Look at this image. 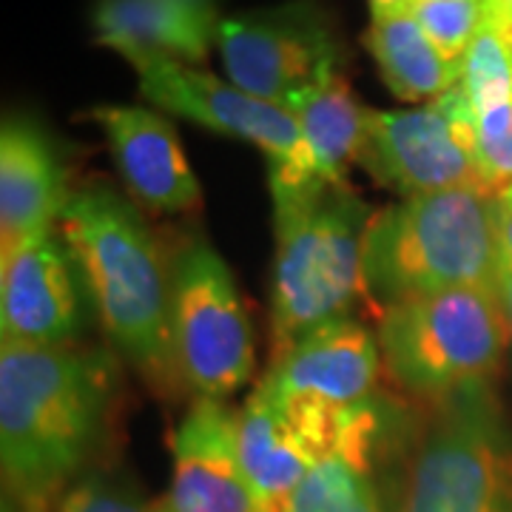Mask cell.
Returning <instances> with one entry per match:
<instances>
[{"label":"cell","instance_id":"6da1fadb","mask_svg":"<svg viewBox=\"0 0 512 512\" xmlns=\"http://www.w3.org/2000/svg\"><path fill=\"white\" fill-rule=\"evenodd\" d=\"M109 379V356L100 350L0 348L3 498L49 512L100 439Z\"/></svg>","mask_w":512,"mask_h":512},{"label":"cell","instance_id":"7a4b0ae2","mask_svg":"<svg viewBox=\"0 0 512 512\" xmlns=\"http://www.w3.org/2000/svg\"><path fill=\"white\" fill-rule=\"evenodd\" d=\"M276 220L271 339L274 362L313 328L353 319L367 299L365 237L370 208L348 185L268 171Z\"/></svg>","mask_w":512,"mask_h":512},{"label":"cell","instance_id":"3957f363","mask_svg":"<svg viewBox=\"0 0 512 512\" xmlns=\"http://www.w3.org/2000/svg\"><path fill=\"white\" fill-rule=\"evenodd\" d=\"M114 348L165 384L171 353V265L137 208L106 185L69 194L57 222Z\"/></svg>","mask_w":512,"mask_h":512},{"label":"cell","instance_id":"277c9868","mask_svg":"<svg viewBox=\"0 0 512 512\" xmlns=\"http://www.w3.org/2000/svg\"><path fill=\"white\" fill-rule=\"evenodd\" d=\"M498 276V197L484 188L404 197L367 225V299L382 311L427 293L498 288Z\"/></svg>","mask_w":512,"mask_h":512},{"label":"cell","instance_id":"5b68a950","mask_svg":"<svg viewBox=\"0 0 512 512\" xmlns=\"http://www.w3.org/2000/svg\"><path fill=\"white\" fill-rule=\"evenodd\" d=\"M376 339L387 376L407 393L439 402L493 382L510 325L498 288H453L379 311Z\"/></svg>","mask_w":512,"mask_h":512},{"label":"cell","instance_id":"8992f818","mask_svg":"<svg viewBox=\"0 0 512 512\" xmlns=\"http://www.w3.org/2000/svg\"><path fill=\"white\" fill-rule=\"evenodd\" d=\"M393 512H512V433L493 384L433 402L404 461Z\"/></svg>","mask_w":512,"mask_h":512},{"label":"cell","instance_id":"52a82bcc","mask_svg":"<svg viewBox=\"0 0 512 512\" xmlns=\"http://www.w3.org/2000/svg\"><path fill=\"white\" fill-rule=\"evenodd\" d=\"M171 353L197 399L225 402L254 373V336L231 268L205 239L171 262Z\"/></svg>","mask_w":512,"mask_h":512},{"label":"cell","instance_id":"ba28073f","mask_svg":"<svg viewBox=\"0 0 512 512\" xmlns=\"http://www.w3.org/2000/svg\"><path fill=\"white\" fill-rule=\"evenodd\" d=\"M359 165L402 197L450 188H484L476 111L456 86L419 109L367 111Z\"/></svg>","mask_w":512,"mask_h":512},{"label":"cell","instance_id":"9c48e42d","mask_svg":"<svg viewBox=\"0 0 512 512\" xmlns=\"http://www.w3.org/2000/svg\"><path fill=\"white\" fill-rule=\"evenodd\" d=\"M217 46L228 83L276 106H288L296 94L339 72L342 57L330 12L316 0L222 18Z\"/></svg>","mask_w":512,"mask_h":512},{"label":"cell","instance_id":"30bf717a","mask_svg":"<svg viewBox=\"0 0 512 512\" xmlns=\"http://www.w3.org/2000/svg\"><path fill=\"white\" fill-rule=\"evenodd\" d=\"M128 63L140 77L143 97L157 109L254 143L268 154V171L285 177H319L311 146L285 106L242 92L234 83L171 57H134Z\"/></svg>","mask_w":512,"mask_h":512},{"label":"cell","instance_id":"8fae6325","mask_svg":"<svg viewBox=\"0 0 512 512\" xmlns=\"http://www.w3.org/2000/svg\"><path fill=\"white\" fill-rule=\"evenodd\" d=\"M174 470L154 512H259L239 467L237 413L222 402L197 399L174 433Z\"/></svg>","mask_w":512,"mask_h":512},{"label":"cell","instance_id":"7c38bea8","mask_svg":"<svg viewBox=\"0 0 512 512\" xmlns=\"http://www.w3.org/2000/svg\"><path fill=\"white\" fill-rule=\"evenodd\" d=\"M72 254L55 234L29 239L0 256L3 345H69L77 330Z\"/></svg>","mask_w":512,"mask_h":512},{"label":"cell","instance_id":"4fadbf2b","mask_svg":"<svg viewBox=\"0 0 512 512\" xmlns=\"http://www.w3.org/2000/svg\"><path fill=\"white\" fill-rule=\"evenodd\" d=\"M92 120L103 128L114 165L140 205L160 214H180L200 205V180L163 114L140 106H100L92 111Z\"/></svg>","mask_w":512,"mask_h":512},{"label":"cell","instance_id":"5bb4252c","mask_svg":"<svg viewBox=\"0 0 512 512\" xmlns=\"http://www.w3.org/2000/svg\"><path fill=\"white\" fill-rule=\"evenodd\" d=\"M379 370V339L356 319H336L305 333L282 359L271 362L265 379L279 393L359 407L373 402Z\"/></svg>","mask_w":512,"mask_h":512},{"label":"cell","instance_id":"9a60e30c","mask_svg":"<svg viewBox=\"0 0 512 512\" xmlns=\"http://www.w3.org/2000/svg\"><path fill=\"white\" fill-rule=\"evenodd\" d=\"M69 200L63 168L43 128L6 117L0 131V245L12 251L52 234Z\"/></svg>","mask_w":512,"mask_h":512},{"label":"cell","instance_id":"2e32d148","mask_svg":"<svg viewBox=\"0 0 512 512\" xmlns=\"http://www.w3.org/2000/svg\"><path fill=\"white\" fill-rule=\"evenodd\" d=\"M94 32L103 46L134 57H171L202 66L220 35L217 0H97Z\"/></svg>","mask_w":512,"mask_h":512},{"label":"cell","instance_id":"e0dca14e","mask_svg":"<svg viewBox=\"0 0 512 512\" xmlns=\"http://www.w3.org/2000/svg\"><path fill=\"white\" fill-rule=\"evenodd\" d=\"M237 456L262 507H282L313 461L293 439L274 387L262 382L237 413Z\"/></svg>","mask_w":512,"mask_h":512},{"label":"cell","instance_id":"ac0fdd59","mask_svg":"<svg viewBox=\"0 0 512 512\" xmlns=\"http://www.w3.org/2000/svg\"><path fill=\"white\" fill-rule=\"evenodd\" d=\"M382 436L379 410L336 453L316 461L296 484L282 512H393L376 481V447Z\"/></svg>","mask_w":512,"mask_h":512},{"label":"cell","instance_id":"d6986e66","mask_svg":"<svg viewBox=\"0 0 512 512\" xmlns=\"http://www.w3.org/2000/svg\"><path fill=\"white\" fill-rule=\"evenodd\" d=\"M308 140L319 177L348 185V168L359 163L367 134V111L342 72H330L316 86L296 94L285 106Z\"/></svg>","mask_w":512,"mask_h":512},{"label":"cell","instance_id":"ffe728a7","mask_svg":"<svg viewBox=\"0 0 512 512\" xmlns=\"http://www.w3.org/2000/svg\"><path fill=\"white\" fill-rule=\"evenodd\" d=\"M365 46L376 60L387 89L407 103H430L461 86L464 66L441 55L410 12L370 20Z\"/></svg>","mask_w":512,"mask_h":512},{"label":"cell","instance_id":"44dd1931","mask_svg":"<svg viewBox=\"0 0 512 512\" xmlns=\"http://www.w3.org/2000/svg\"><path fill=\"white\" fill-rule=\"evenodd\" d=\"M476 126L484 191L501 197L512 188V97L478 109Z\"/></svg>","mask_w":512,"mask_h":512},{"label":"cell","instance_id":"7402d4cb","mask_svg":"<svg viewBox=\"0 0 512 512\" xmlns=\"http://www.w3.org/2000/svg\"><path fill=\"white\" fill-rule=\"evenodd\" d=\"M60 512H154V501H146L126 478L94 473L66 490Z\"/></svg>","mask_w":512,"mask_h":512},{"label":"cell","instance_id":"603a6c76","mask_svg":"<svg viewBox=\"0 0 512 512\" xmlns=\"http://www.w3.org/2000/svg\"><path fill=\"white\" fill-rule=\"evenodd\" d=\"M498 245H501V271H512V188L498 197Z\"/></svg>","mask_w":512,"mask_h":512},{"label":"cell","instance_id":"cb8c5ba5","mask_svg":"<svg viewBox=\"0 0 512 512\" xmlns=\"http://www.w3.org/2000/svg\"><path fill=\"white\" fill-rule=\"evenodd\" d=\"M370 3V15L376 18H396V15H404L410 12L413 0H367Z\"/></svg>","mask_w":512,"mask_h":512},{"label":"cell","instance_id":"d4e9b609","mask_svg":"<svg viewBox=\"0 0 512 512\" xmlns=\"http://www.w3.org/2000/svg\"><path fill=\"white\" fill-rule=\"evenodd\" d=\"M498 293H501V302H504V313H507V325H510V342H512V271H501L498 276Z\"/></svg>","mask_w":512,"mask_h":512},{"label":"cell","instance_id":"484cf974","mask_svg":"<svg viewBox=\"0 0 512 512\" xmlns=\"http://www.w3.org/2000/svg\"><path fill=\"white\" fill-rule=\"evenodd\" d=\"M493 9L498 12V18L504 20V26L512 29V0H493Z\"/></svg>","mask_w":512,"mask_h":512},{"label":"cell","instance_id":"4316f807","mask_svg":"<svg viewBox=\"0 0 512 512\" xmlns=\"http://www.w3.org/2000/svg\"><path fill=\"white\" fill-rule=\"evenodd\" d=\"M490 6H493V3H490ZM493 12H495V9H493ZM498 20H501V18H498ZM501 26H504V23H501ZM504 32H507V37H510V46H512V32L507 29V26H504Z\"/></svg>","mask_w":512,"mask_h":512},{"label":"cell","instance_id":"83f0119b","mask_svg":"<svg viewBox=\"0 0 512 512\" xmlns=\"http://www.w3.org/2000/svg\"><path fill=\"white\" fill-rule=\"evenodd\" d=\"M259 512H282V510H279V507H262Z\"/></svg>","mask_w":512,"mask_h":512}]
</instances>
